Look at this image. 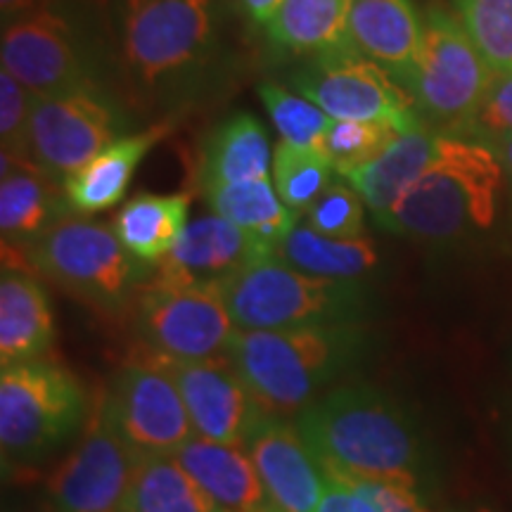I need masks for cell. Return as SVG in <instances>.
<instances>
[{"label":"cell","mask_w":512,"mask_h":512,"mask_svg":"<svg viewBox=\"0 0 512 512\" xmlns=\"http://www.w3.org/2000/svg\"><path fill=\"white\" fill-rule=\"evenodd\" d=\"M297 432L325 477L418 486L425 453L413 420L370 384H339L297 415Z\"/></svg>","instance_id":"cell-1"},{"label":"cell","mask_w":512,"mask_h":512,"mask_svg":"<svg viewBox=\"0 0 512 512\" xmlns=\"http://www.w3.org/2000/svg\"><path fill=\"white\" fill-rule=\"evenodd\" d=\"M363 347L356 323L302 325L283 330H240L228 356L268 415L290 418L351 366Z\"/></svg>","instance_id":"cell-2"},{"label":"cell","mask_w":512,"mask_h":512,"mask_svg":"<svg viewBox=\"0 0 512 512\" xmlns=\"http://www.w3.org/2000/svg\"><path fill=\"white\" fill-rule=\"evenodd\" d=\"M505 181L501 159L482 140L441 136L430 169L377 223L396 235L448 240L486 230Z\"/></svg>","instance_id":"cell-3"},{"label":"cell","mask_w":512,"mask_h":512,"mask_svg":"<svg viewBox=\"0 0 512 512\" xmlns=\"http://www.w3.org/2000/svg\"><path fill=\"white\" fill-rule=\"evenodd\" d=\"M221 290L230 318L240 330L358 323L368 309V292L358 280L309 275L287 266L275 254L247 261Z\"/></svg>","instance_id":"cell-4"},{"label":"cell","mask_w":512,"mask_h":512,"mask_svg":"<svg viewBox=\"0 0 512 512\" xmlns=\"http://www.w3.org/2000/svg\"><path fill=\"white\" fill-rule=\"evenodd\" d=\"M88 396L57 363L5 366L0 373V448L3 465L29 467L53 453L83 425Z\"/></svg>","instance_id":"cell-5"},{"label":"cell","mask_w":512,"mask_h":512,"mask_svg":"<svg viewBox=\"0 0 512 512\" xmlns=\"http://www.w3.org/2000/svg\"><path fill=\"white\" fill-rule=\"evenodd\" d=\"M216 38V0H124L121 8V50L140 86H166L197 72Z\"/></svg>","instance_id":"cell-6"},{"label":"cell","mask_w":512,"mask_h":512,"mask_svg":"<svg viewBox=\"0 0 512 512\" xmlns=\"http://www.w3.org/2000/svg\"><path fill=\"white\" fill-rule=\"evenodd\" d=\"M27 252L34 271L102 311H121L147 283L143 261L102 223L60 219Z\"/></svg>","instance_id":"cell-7"},{"label":"cell","mask_w":512,"mask_h":512,"mask_svg":"<svg viewBox=\"0 0 512 512\" xmlns=\"http://www.w3.org/2000/svg\"><path fill=\"white\" fill-rule=\"evenodd\" d=\"M491 79L494 72L458 15L437 5L427 10L418 60L406 86L418 112L458 131L482 105Z\"/></svg>","instance_id":"cell-8"},{"label":"cell","mask_w":512,"mask_h":512,"mask_svg":"<svg viewBox=\"0 0 512 512\" xmlns=\"http://www.w3.org/2000/svg\"><path fill=\"white\" fill-rule=\"evenodd\" d=\"M292 88L332 119L375 121L399 133L422 126L411 93L356 48L313 55L290 76Z\"/></svg>","instance_id":"cell-9"},{"label":"cell","mask_w":512,"mask_h":512,"mask_svg":"<svg viewBox=\"0 0 512 512\" xmlns=\"http://www.w3.org/2000/svg\"><path fill=\"white\" fill-rule=\"evenodd\" d=\"M136 328L147 354L164 361H202L228 354L238 325L221 285H157L138 292Z\"/></svg>","instance_id":"cell-10"},{"label":"cell","mask_w":512,"mask_h":512,"mask_svg":"<svg viewBox=\"0 0 512 512\" xmlns=\"http://www.w3.org/2000/svg\"><path fill=\"white\" fill-rule=\"evenodd\" d=\"M136 463L98 396L81 441L48 477L46 512H119Z\"/></svg>","instance_id":"cell-11"},{"label":"cell","mask_w":512,"mask_h":512,"mask_svg":"<svg viewBox=\"0 0 512 512\" xmlns=\"http://www.w3.org/2000/svg\"><path fill=\"white\" fill-rule=\"evenodd\" d=\"M105 403L114 427L138 456H174L195 437L176 380L147 351L119 370Z\"/></svg>","instance_id":"cell-12"},{"label":"cell","mask_w":512,"mask_h":512,"mask_svg":"<svg viewBox=\"0 0 512 512\" xmlns=\"http://www.w3.org/2000/svg\"><path fill=\"white\" fill-rule=\"evenodd\" d=\"M0 62L34 95L98 91L69 19L50 5L3 24Z\"/></svg>","instance_id":"cell-13"},{"label":"cell","mask_w":512,"mask_h":512,"mask_svg":"<svg viewBox=\"0 0 512 512\" xmlns=\"http://www.w3.org/2000/svg\"><path fill=\"white\" fill-rule=\"evenodd\" d=\"M119 112L100 91L34 95L31 157L50 178L79 174L119 133Z\"/></svg>","instance_id":"cell-14"},{"label":"cell","mask_w":512,"mask_h":512,"mask_svg":"<svg viewBox=\"0 0 512 512\" xmlns=\"http://www.w3.org/2000/svg\"><path fill=\"white\" fill-rule=\"evenodd\" d=\"M159 361L178 384L195 434L216 444L247 448L268 413L256 403L228 354L202 361Z\"/></svg>","instance_id":"cell-15"},{"label":"cell","mask_w":512,"mask_h":512,"mask_svg":"<svg viewBox=\"0 0 512 512\" xmlns=\"http://www.w3.org/2000/svg\"><path fill=\"white\" fill-rule=\"evenodd\" d=\"M245 451L259 472L273 512H316L328 477L297 427L266 415L249 437Z\"/></svg>","instance_id":"cell-16"},{"label":"cell","mask_w":512,"mask_h":512,"mask_svg":"<svg viewBox=\"0 0 512 512\" xmlns=\"http://www.w3.org/2000/svg\"><path fill=\"white\" fill-rule=\"evenodd\" d=\"M273 254L245 230L219 214L202 216L185 226L171 252L157 264V285H223L256 256Z\"/></svg>","instance_id":"cell-17"},{"label":"cell","mask_w":512,"mask_h":512,"mask_svg":"<svg viewBox=\"0 0 512 512\" xmlns=\"http://www.w3.org/2000/svg\"><path fill=\"white\" fill-rule=\"evenodd\" d=\"M422 17L413 0H354L349 38L361 55L380 64L403 88L418 60Z\"/></svg>","instance_id":"cell-18"},{"label":"cell","mask_w":512,"mask_h":512,"mask_svg":"<svg viewBox=\"0 0 512 512\" xmlns=\"http://www.w3.org/2000/svg\"><path fill=\"white\" fill-rule=\"evenodd\" d=\"M174 458L221 512H273L245 448L192 437L178 448Z\"/></svg>","instance_id":"cell-19"},{"label":"cell","mask_w":512,"mask_h":512,"mask_svg":"<svg viewBox=\"0 0 512 512\" xmlns=\"http://www.w3.org/2000/svg\"><path fill=\"white\" fill-rule=\"evenodd\" d=\"M439 143V133L418 126L413 131L399 133L375 159L342 178H347L351 188L363 197L377 221L387 211H392L394 204L430 169L439 152Z\"/></svg>","instance_id":"cell-20"},{"label":"cell","mask_w":512,"mask_h":512,"mask_svg":"<svg viewBox=\"0 0 512 512\" xmlns=\"http://www.w3.org/2000/svg\"><path fill=\"white\" fill-rule=\"evenodd\" d=\"M55 318L48 294L29 273L3 271L0 280V366L41 358L53 347Z\"/></svg>","instance_id":"cell-21"},{"label":"cell","mask_w":512,"mask_h":512,"mask_svg":"<svg viewBox=\"0 0 512 512\" xmlns=\"http://www.w3.org/2000/svg\"><path fill=\"white\" fill-rule=\"evenodd\" d=\"M164 136V128H150L138 136H126L102 150L79 174L64 178L62 192L67 207L76 214H100L124 200L128 183L150 147Z\"/></svg>","instance_id":"cell-22"},{"label":"cell","mask_w":512,"mask_h":512,"mask_svg":"<svg viewBox=\"0 0 512 512\" xmlns=\"http://www.w3.org/2000/svg\"><path fill=\"white\" fill-rule=\"evenodd\" d=\"M273 176V155L266 128L252 114H235L216 128L200 162L202 192L219 185Z\"/></svg>","instance_id":"cell-23"},{"label":"cell","mask_w":512,"mask_h":512,"mask_svg":"<svg viewBox=\"0 0 512 512\" xmlns=\"http://www.w3.org/2000/svg\"><path fill=\"white\" fill-rule=\"evenodd\" d=\"M190 195H140L128 200L114 219V233L143 264H159L188 226Z\"/></svg>","instance_id":"cell-24"},{"label":"cell","mask_w":512,"mask_h":512,"mask_svg":"<svg viewBox=\"0 0 512 512\" xmlns=\"http://www.w3.org/2000/svg\"><path fill=\"white\" fill-rule=\"evenodd\" d=\"M354 0H283L268 22V38L292 53H332L354 48L349 38V12Z\"/></svg>","instance_id":"cell-25"},{"label":"cell","mask_w":512,"mask_h":512,"mask_svg":"<svg viewBox=\"0 0 512 512\" xmlns=\"http://www.w3.org/2000/svg\"><path fill=\"white\" fill-rule=\"evenodd\" d=\"M209 207L214 214L223 216L230 223L252 235L256 242L271 249L283 242L292 228L297 226V216L287 204L280 200L278 190L271 178H256L233 185L204 190Z\"/></svg>","instance_id":"cell-26"},{"label":"cell","mask_w":512,"mask_h":512,"mask_svg":"<svg viewBox=\"0 0 512 512\" xmlns=\"http://www.w3.org/2000/svg\"><path fill=\"white\" fill-rule=\"evenodd\" d=\"M62 200L46 171L12 169L0 181V233L8 245L29 247L62 214Z\"/></svg>","instance_id":"cell-27"},{"label":"cell","mask_w":512,"mask_h":512,"mask_svg":"<svg viewBox=\"0 0 512 512\" xmlns=\"http://www.w3.org/2000/svg\"><path fill=\"white\" fill-rule=\"evenodd\" d=\"M119 512H221L174 456H138Z\"/></svg>","instance_id":"cell-28"},{"label":"cell","mask_w":512,"mask_h":512,"mask_svg":"<svg viewBox=\"0 0 512 512\" xmlns=\"http://www.w3.org/2000/svg\"><path fill=\"white\" fill-rule=\"evenodd\" d=\"M275 256L297 271L337 280H361L377 266V252L366 235L335 240L309 226H294L292 233L275 247Z\"/></svg>","instance_id":"cell-29"},{"label":"cell","mask_w":512,"mask_h":512,"mask_svg":"<svg viewBox=\"0 0 512 512\" xmlns=\"http://www.w3.org/2000/svg\"><path fill=\"white\" fill-rule=\"evenodd\" d=\"M335 166L323 152L280 140L273 152V185L294 214H304L328 190Z\"/></svg>","instance_id":"cell-30"},{"label":"cell","mask_w":512,"mask_h":512,"mask_svg":"<svg viewBox=\"0 0 512 512\" xmlns=\"http://www.w3.org/2000/svg\"><path fill=\"white\" fill-rule=\"evenodd\" d=\"M479 55L494 74L512 72V0H453Z\"/></svg>","instance_id":"cell-31"},{"label":"cell","mask_w":512,"mask_h":512,"mask_svg":"<svg viewBox=\"0 0 512 512\" xmlns=\"http://www.w3.org/2000/svg\"><path fill=\"white\" fill-rule=\"evenodd\" d=\"M259 95L266 112L271 114L275 128H278L280 140L290 145L320 150L325 131L332 124L330 114H325L318 105H313L302 95L285 91L278 83H261Z\"/></svg>","instance_id":"cell-32"},{"label":"cell","mask_w":512,"mask_h":512,"mask_svg":"<svg viewBox=\"0 0 512 512\" xmlns=\"http://www.w3.org/2000/svg\"><path fill=\"white\" fill-rule=\"evenodd\" d=\"M396 136H399V131L389 124L332 119L318 152H323L330 159L339 176H347L349 171L380 155Z\"/></svg>","instance_id":"cell-33"},{"label":"cell","mask_w":512,"mask_h":512,"mask_svg":"<svg viewBox=\"0 0 512 512\" xmlns=\"http://www.w3.org/2000/svg\"><path fill=\"white\" fill-rule=\"evenodd\" d=\"M306 226L325 238L354 240L366 230V202L347 183H330L328 190L304 211Z\"/></svg>","instance_id":"cell-34"},{"label":"cell","mask_w":512,"mask_h":512,"mask_svg":"<svg viewBox=\"0 0 512 512\" xmlns=\"http://www.w3.org/2000/svg\"><path fill=\"white\" fill-rule=\"evenodd\" d=\"M456 133H467V138L482 143L498 136H512V72L494 74L482 105Z\"/></svg>","instance_id":"cell-35"},{"label":"cell","mask_w":512,"mask_h":512,"mask_svg":"<svg viewBox=\"0 0 512 512\" xmlns=\"http://www.w3.org/2000/svg\"><path fill=\"white\" fill-rule=\"evenodd\" d=\"M344 482V479H339ZM377 505L380 512H432L418 494V486L396 482H347Z\"/></svg>","instance_id":"cell-36"},{"label":"cell","mask_w":512,"mask_h":512,"mask_svg":"<svg viewBox=\"0 0 512 512\" xmlns=\"http://www.w3.org/2000/svg\"><path fill=\"white\" fill-rule=\"evenodd\" d=\"M316 512H380L366 494L347 482L328 477L325 494L320 498Z\"/></svg>","instance_id":"cell-37"},{"label":"cell","mask_w":512,"mask_h":512,"mask_svg":"<svg viewBox=\"0 0 512 512\" xmlns=\"http://www.w3.org/2000/svg\"><path fill=\"white\" fill-rule=\"evenodd\" d=\"M240 5L254 24H264V27H268V22H271L275 12L280 10L283 0H240Z\"/></svg>","instance_id":"cell-38"},{"label":"cell","mask_w":512,"mask_h":512,"mask_svg":"<svg viewBox=\"0 0 512 512\" xmlns=\"http://www.w3.org/2000/svg\"><path fill=\"white\" fill-rule=\"evenodd\" d=\"M41 8V0H0V15H3V24L12 22L29 15L31 10Z\"/></svg>","instance_id":"cell-39"},{"label":"cell","mask_w":512,"mask_h":512,"mask_svg":"<svg viewBox=\"0 0 512 512\" xmlns=\"http://www.w3.org/2000/svg\"><path fill=\"white\" fill-rule=\"evenodd\" d=\"M486 145L491 147V150L496 152L498 159H501L505 174L512 178V136H498V138H491L486 140Z\"/></svg>","instance_id":"cell-40"},{"label":"cell","mask_w":512,"mask_h":512,"mask_svg":"<svg viewBox=\"0 0 512 512\" xmlns=\"http://www.w3.org/2000/svg\"><path fill=\"white\" fill-rule=\"evenodd\" d=\"M451 512H491V510H486V508H475V510H451Z\"/></svg>","instance_id":"cell-41"}]
</instances>
